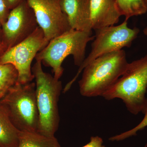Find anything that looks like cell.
I'll return each instance as SVG.
<instances>
[{
  "mask_svg": "<svg viewBox=\"0 0 147 147\" xmlns=\"http://www.w3.org/2000/svg\"><path fill=\"white\" fill-rule=\"evenodd\" d=\"M128 63L123 50L96 58L82 71L79 82L80 94L85 97L101 96L123 75Z\"/></svg>",
  "mask_w": 147,
  "mask_h": 147,
  "instance_id": "obj_1",
  "label": "cell"
},
{
  "mask_svg": "<svg viewBox=\"0 0 147 147\" xmlns=\"http://www.w3.org/2000/svg\"><path fill=\"white\" fill-rule=\"evenodd\" d=\"M32 72L35 79L39 113L38 132L48 137H54L59 125L58 103L63 89L62 82L43 71L42 61L40 60H36Z\"/></svg>",
  "mask_w": 147,
  "mask_h": 147,
  "instance_id": "obj_2",
  "label": "cell"
},
{
  "mask_svg": "<svg viewBox=\"0 0 147 147\" xmlns=\"http://www.w3.org/2000/svg\"><path fill=\"white\" fill-rule=\"evenodd\" d=\"M94 38L92 31L71 29L50 40L47 46L37 54L36 60H40L45 65L51 67L54 77L59 79L63 74L62 65L66 58L73 56L74 64L79 67L86 59L87 44Z\"/></svg>",
  "mask_w": 147,
  "mask_h": 147,
  "instance_id": "obj_3",
  "label": "cell"
},
{
  "mask_svg": "<svg viewBox=\"0 0 147 147\" xmlns=\"http://www.w3.org/2000/svg\"><path fill=\"white\" fill-rule=\"evenodd\" d=\"M147 55L129 63L118 80L101 96L108 100L121 99L131 114L142 112L146 97Z\"/></svg>",
  "mask_w": 147,
  "mask_h": 147,
  "instance_id": "obj_4",
  "label": "cell"
},
{
  "mask_svg": "<svg viewBox=\"0 0 147 147\" xmlns=\"http://www.w3.org/2000/svg\"><path fill=\"white\" fill-rule=\"evenodd\" d=\"M0 103L19 131H38L39 116L35 83L17 82L0 100Z\"/></svg>",
  "mask_w": 147,
  "mask_h": 147,
  "instance_id": "obj_5",
  "label": "cell"
},
{
  "mask_svg": "<svg viewBox=\"0 0 147 147\" xmlns=\"http://www.w3.org/2000/svg\"><path fill=\"white\" fill-rule=\"evenodd\" d=\"M94 30L95 38L92 44L91 50L79 67L76 75L64 88V93L70 89L84 69L90 63L101 55L130 47L139 33L138 28H129L127 21L125 20L118 26L105 27Z\"/></svg>",
  "mask_w": 147,
  "mask_h": 147,
  "instance_id": "obj_6",
  "label": "cell"
},
{
  "mask_svg": "<svg viewBox=\"0 0 147 147\" xmlns=\"http://www.w3.org/2000/svg\"><path fill=\"white\" fill-rule=\"evenodd\" d=\"M48 43L43 31L38 26L26 39L4 53L0 57V63L10 64L15 67L18 72V83L32 82L34 79L32 62Z\"/></svg>",
  "mask_w": 147,
  "mask_h": 147,
  "instance_id": "obj_7",
  "label": "cell"
},
{
  "mask_svg": "<svg viewBox=\"0 0 147 147\" xmlns=\"http://www.w3.org/2000/svg\"><path fill=\"white\" fill-rule=\"evenodd\" d=\"M48 42L71 29L60 0H26Z\"/></svg>",
  "mask_w": 147,
  "mask_h": 147,
  "instance_id": "obj_8",
  "label": "cell"
},
{
  "mask_svg": "<svg viewBox=\"0 0 147 147\" xmlns=\"http://www.w3.org/2000/svg\"><path fill=\"white\" fill-rule=\"evenodd\" d=\"M38 27L32 9L26 0H23L13 7L3 25L7 51L26 39Z\"/></svg>",
  "mask_w": 147,
  "mask_h": 147,
  "instance_id": "obj_9",
  "label": "cell"
},
{
  "mask_svg": "<svg viewBox=\"0 0 147 147\" xmlns=\"http://www.w3.org/2000/svg\"><path fill=\"white\" fill-rule=\"evenodd\" d=\"M60 3L71 29L80 31H92L90 0H60Z\"/></svg>",
  "mask_w": 147,
  "mask_h": 147,
  "instance_id": "obj_10",
  "label": "cell"
},
{
  "mask_svg": "<svg viewBox=\"0 0 147 147\" xmlns=\"http://www.w3.org/2000/svg\"><path fill=\"white\" fill-rule=\"evenodd\" d=\"M91 18L92 30L114 26L121 16L116 0H90Z\"/></svg>",
  "mask_w": 147,
  "mask_h": 147,
  "instance_id": "obj_11",
  "label": "cell"
},
{
  "mask_svg": "<svg viewBox=\"0 0 147 147\" xmlns=\"http://www.w3.org/2000/svg\"><path fill=\"white\" fill-rule=\"evenodd\" d=\"M19 131L0 103V147H18Z\"/></svg>",
  "mask_w": 147,
  "mask_h": 147,
  "instance_id": "obj_12",
  "label": "cell"
},
{
  "mask_svg": "<svg viewBox=\"0 0 147 147\" xmlns=\"http://www.w3.org/2000/svg\"><path fill=\"white\" fill-rule=\"evenodd\" d=\"M18 147H61L57 139L38 131H19Z\"/></svg>",
  "mask_w": 147,
  "mask_h": 147,
  "instance_id": "obj_13",
  "label": "cell"
},
{
  "mask_svg": "<svg viewBox=\"0 0 147 147\" xmlns=\"http://www.w3.org/2000/svg\"><path fill=\"white\" fill-rule=\"evenodd\" d=\"M116 2L120 15L125 16L127 21L147 11V0H116Z\"/></svg>",
  "mask_w": 147,
  "mask_h": 147,
  "instance_id": "obj_14",
  "label": "cell"
},
{
  "mask_svg": "<svg viewBox=\"0 0 147 147\" xmlns=\"http://www.w3.org/2000/svg\"><path fill=\"white\" fill-rule=\"evenodd\" d=\"M18 74L10 64L0 63V100L18 82Z\"/></svg>",
  "mask_w": 147,
  "mask_h": 147,
  "instance_id": "obj_15",
  "label": "cell"
},
{
  "mask_svg": "<svg viewBox=\"0 0 147 147\" xmlns=\"http://www.w3.org/2000/svg\"><path fill=\"white\" fill-rule=\"evenodd\" d=\"M142 112L144 114V118L139 124L130 130L110 137L109 140L111 142H119L123 141L129 137L137 135L138 131L143 130L147 127V97Z\"/></svg>",
  "mask_w": 147,
  "mask_h": 147,
  "instance_id": "obj_16",
  "label": "cell"
},
{
  "mask_svg": "<svg viewBox=\"0 0 147 147\" xmlns=\"http://www.w3.org/2000/svg\"><path fill=\"white\" fill-rule=\"evenodd\" d=\"M7 6L5 0H0V24L3 25L7 19Z\"/></svg>",
  "mask_w": 147,
  "mask_h": 147,
  "instance_id": "obj_17",
  "label": "cell"
},
{
  "mask_svg": "<svg viewBox=\"0 0 147 147\" xmlns=\"http://www.w3.org/2000/svg\"><path fill=\"white\" fill-rule=\"evenodd\" d=\"M103 143L102 138L98 136H94L91 137L90 142L82 147H106Z\"/></svg>",
  "mask_w": 147,
  "mask_h": 147,
  "instance_id": "obj_18",
  "label": "cell"
},
{
  "mask_svg": "<svg viewBox=\"0 0 147 147\" xmlns=\"http://www.w3.org/2000/svg\"><path fill=\"white\" fill-rule=\"evenodd\" d=\"M23 0H6L9 5L11 6H14V7L18 5Z\"/></svg>",
  "mask_w": 147,
  "mask_h": 147,
  "instance_id": "obj_19",
  "label": "cell"
},
{
  "mask_svg": "<svg viewBox=\"0 0 147 147\" xmlns=\"http://www.w3.org/2000/svg\"><path fill=\"white\" fill-rule=\"evenodd\" d=\"M143 32H144V34L146 36H147V26L144 29V30H143Z\"/></svg>",
  "mask_w": 147,
  "mask_h": 147,
  "instance_id": "obj_20",
  "label": "cell"
},
{
  "mask_svg": "<svg viewBox=\"0 0 147 147\" xmlns=\"http://www.w3.org/2000/svg\"><path fill=\"white\" fill-rule=\"evenodd\" d=\"M0 38H1V30H0Z\"/></svg>",
  "mask_w": 147,
  "mask_h": 147,
  "instance_id": "obj_21",
  "label": "cell"
}]
</instances>
